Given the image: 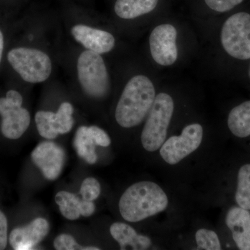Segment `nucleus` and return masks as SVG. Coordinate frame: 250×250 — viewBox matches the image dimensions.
Instances as JSON below:
<instances>
[{"label": "nucleus", "instance_id": "obj_1", "mask_svg": "<svg viewBox=\"0 0 250 250\" xmlns=\"http://www.w3.org/2000/svg\"><path fill=\"white\" fill-rule=\"evenodd\" d=\"M167 206L168 197L160 186L142 181L125 190L120 200L119 210L125 220L137 223L164 211Z\"/></svg>", "mask_w": 250, "mask_h": 250}, {"label": "nucleus", "instance_id": "obj_2", "mask_svg": "<svg viewBox=\"0 0 250 250\" xmlns=\"http://www.w3.org/2000/svg\"><path fill=\"white\" fill-rule=\"evenodd\" d=\"M156 98L154 85L145 75H136L125 85L116 108L118 124L131 128L141 124L147 116Z\"/></svg>", "mask_w": 250, "mask_h": 250}, {"label": "nucleus", "instance_id": "obj_3", "mask_svg": "<svg viewBox=\"0 0 250 250\" xmlns=\"http://www.w3.org/2000/svg\"><path fill=\"white\" fill-rule=\"evenodd\" d=\"M174 108V100L169 94L156 95L141 134V143L147 152L159 150L165 142Z\"/></svg>", "mask_w": 250, "mask_h": 250}, {"label": "nucleus", "instance_id": "obj_4", "mask_svg": "<svg viewBox=\"0 0 250 250\" xmlns=\"http://www.w3.org/2000/svg\"><path fill=\"white\" fill-rule=\"evenodd\" d=\"M77 67L81 87L88 96L100 99L107 95L111 83L101 54L84 51L79 57Z\"/></svg>", "mask_w": 250, "mask_h": 250}, {"label": "nucleus", "instance_id": "obj_5", "mask_svg": "<svg viewBox=\"0 0 250 250\" xmlns=\"http://www.w3.org/2000/svg\"><path fill=\"white\" fill-rule=\"evenodd\" d=\"M7 59L15 71L29 83L45 82L52 72L50 58L39 49L27 47L13 49L8 53Z\"/></svg>", "mask_w": 250, "mask_h": 250}, {"label": "nucleus", "instance_id": "obj_6", "mask_svg": "<svg viewBox=\"0 0 250 250\" xmlns=\"http://www.w3.org/2000/svg\"><path fill=\"white\" fill-rule=\"evenodd\" d=\"M220 40L225 52L239 60L250 59V14L237 13L230 16L222 27Z\"/></svg>", "mask_w": 250, "mask_h": 250}, {"label": "nucleus", "instance_id": "obj_7", "mask_svg": "<svg viewBox=\"0 0 250 250\" xmlns=\"http://www.w3.org/2000/svg\"><path fill=\"white\" fill-rule=\"evenodd\" d=\"M22 95L14 90L8 91L6 98H0V115L2 118L1 131L7 139H19L30 125V114L22 107Z\"/></svg>", "mask_w": 250, "mask_h": 250}, {"label": "nucleus", "instance_id": "obj_8", "mask_svg": "<svg viewBox=\"0 0 250 250\" xmlns=\"http://www.w3.org/2000/svg\"><path fill=\"white\" fill-rule=\"evenodd\" d=\"M203 127L198 123L187 125L179 136L169 138L159 151L161 158L170 165H176L196 151L203 139Z\"/></svg>", "mask_w": 250, "mask_h": 250}, {"label": "nucleus", "instance_id": "obj_9", "mask_svg": "<svg viewBox=\"0 0 250 250\" xmlns=\"http://www.w3.org/2000/svg\"><path fill=\"white\" fill-rule=\"evenodd\" d=\"M177 31L170 24H162L153 29L149 36V48L153 59L163 66H170L178 57Z\"/></svg>", "mask_w": 250, "mask_h": 250}, {"label": "nucleus", "instance_id": "obj_10", "mask_svg": "<svg viewBox=\"0 0 250 250\" xmlns=\"http://www.w3.org/2000/svg\"><path fill=\"white\" fill-rule=\"evenodd\" d=\"M74 108L71 104L63 103L57 113L40 111L36 113L35 121L39 134L46 139L52 140L59 134L71 131L74 125Z\"/></svg>", "mask_w": 250, "mask_h": 250}, {"label": "nucleus", "instance_id": "obj_11", "mask_svg": "<svg viewBox=\"0 0 250 250\" xmlns=\"http://www.w3.org/2000/svg\"><path fill=\"white\" fill-rule=\"evenodd\" d=\"M31 159L48 180H55L65 165V152L62 147L51 141L41 143L31 153Z\"/></svg>", "mask_w": 250, "mask_h": 250}, {"label": "nucleus", "instance_id": "obj_12", "mask_svg": "<svg viewBox=\"0 0 250 250\" xmlns=\"http://www.w3.org/2000/svg\"><path fill=\"white\" fill-rule=\"evenodd\" d=\"M111 141L106 131L97 126H82L77 129L74 139V147L80 157L89 164L98 160L95 146L106 147Z\"/></svg>", "mask_w": 250, "mask_h": 250}, {"label": "nucleus", "instance_id": "obj_13", "mask_svg": "<svg viewBox=\"0 0 250 250\" xmlns=\"http://www.w3.org/2000/svg\"><path fill=\"white\" fill-rule=\"evenodd\" d=\"M74 39L87 50L99 54L111 52L116 44L114 36L106 31L84 25L77 24L71 29Z\"/></svg>", "mask_w": 250, "mask_h": 250}, {"label": "nucleus", "instance_id": "obj_14", "mask_svg": "<svg viewBox=\"0 0 250 250\" xmlns=\"http://www.w3.org/2000/svg\"><path fill=\"white\" fill-rule=\"evenodd\" d=\"M49 231L48 222L44 218H36L27 226L14 229L10 234L9 243L15 250H33Z\"/></svg>", "mask_w": 250, "mask_h": 250}, {"label": "nucleus", "instance_id": "obj_15", "mask_svg": "<svg viewBox=\"0 0 250 250\" xmlns=\"http://www.w3.org/2000/svg\"><path fill=\"white\" fill-rule=\"evenodd\" d=\"M225 222L238 249L250 250V210L233 207L228 210Z\"/></svg>", "mask_w": 250, "mask_h": 250}, {"label": "nucleus", "instance_id": "obj_16", "mask_svg": "<svg viewBox=\"0 0 250 250\" xmlns=\"http://www.w3.org/2000/svg\"><path fill=\"white\" fill-rule=\"evenodd\" d=\"M55 201L59 205L61 213L67 220H77L80 215L90 216L95 210L93 202L83 200L71 192H59L56 195Z\"/></svg>", "mask_w": 250, "mask_h": 250}, {"label": "nucleus", "instance_id": "obj_17", "mask_svg": "<svg viewBox=\"0 0 250 250\" xmlns=\"http://www.w3.org/2000/svg\"><path fill=\"white\" fill-rule=\"evenodd\" d=\"M112 237L121 246V250L130 247L132 250H147L152 246L149 237L138 234L132 227L123 223H115L110 228Z\"/></svg>", "mask_w": 250, "mask_h": 250}, {"label": "nucleus", "instance_id": "obj_18", "mask_svg": "<svg viewBox=\"0 0 250 250\" xmlns=\"http://www.w3.org/2000/svg\"><path fill=\"white\" fill-rule=\"evenodd\" d=\"M159 0H116L115 12L123 19H134L152 12Z\"/></svg>", "mask_w": 250, "mask_h": 250}, {"label": "nucleus", "instance_id": "obj_19", "mask_svg": "<svg viewBox=\"0 0 250 250\" xmlns=\"http://www.w3.org/2000/svg\"><path fill=\"white\" fill-rule=\"evenodd\" d=\"M228 125L231 132L237 137L250 136V101L232 108L229 114Z\"/></svg>", "mask_w": 250, "mask_h": 250}, {"label": "nucleus", "instance_id": "obj_20", "mask_svg": "<svg viewBox=\"0 0 250 250\" xmlns=\"http://www.w3.org/2000/svg\"><path fill=\"white\" fill-rule=\"evenodd\" d=\"M238 207L250 210V164H245L238 171L236 195Z\"/></svg>", "mask_w": 250, "mask_h": 250}, {"label": "nucleus", "instance_id": "obj_21", "mask_svg": "<svg viewBox=\"0 0 250 250\" xmlns=\"http://www.w3.org/2000/svg\"><path fill=\"white\" fill-rule=\"evenodd\" d=\"M197 250H220L221 244L217 233L212 230L200 229L195 233Z\"/></svg>", "mask_w": 250, "mask_h": 250}, {"label": "nucleus", "instance_id": "obj_22", "mask_svg": "<svg viewBox=\"0 0 250 250\" xmlns=\"http://www.w3.org/2000/svg\"><path fill=\"white\" fill-rule=\"evenodd\" d=\"M100 192L101 187L96 179L88 177L82 182L80 193L83 200L93 202L100 196Z\"/></svg>", "mask_w": 250, "mask_h": 250}, {"label": "nucleus", "instance_id": "obj_23", "mask_svg": "<svg viewBox=\"0 0 250 250\" xmlns=\"http://www.w3.org/2000/svg\"><path fill=\"white\" fill-rule=\"evenodd\" d=\"M54 246L57 250H99L96 247L80 246L75 238L68 234H61L55 238Z\"/></svg>", "mask_w": 250, "mask_h": 250}, {"label": "nucleus", "instance_id": "obj_24", "mask_svg": "<svg viewBox=\"0 0 250 250\" xmlns=\"http://www.w3.org/2000/svg\"><path fill=\"white\" fill-rule=\"evenodd\" d=\"M243 0H204L207 7L218 13L228 12L241 4Z\"/></svg>", "mask_w": 250, "mask_h": 250}, {"label": "nucleus", "instance_id": "obj_25", "mask_svg": "<svg viewBox=\"0 0 250 250\" xmlns=\"http://www.w3.org/2000/svg\"><path fill=\"white\" fill-rule=\"evenodd\" d=\"M8 223L7 219L0 210V250H4L7 246Z\"/></svg>", "mask_w": 250, "mask_h": 250}, {"label": "nucleus", "instance_id": "obj_26", "mask_svg": "<svg viewBox=\"0 0 250 250\" xmlns=\"http://www.w3.org/2000/svg\"><path fill=\"white\" fill-rule=\"evenodd\" d=\"M3 49H4V36L2 33L0 31V62L2 57Z\"/></svg>", "mask_w": 250, "mask_h": 250}, {"label": "nucleus", "instance_id": "obj_27", "mask_svg": "<svg viewBox=\"0 0 250 250\" xmlns=\"http://www.w3.org/2000/svg\"><path fill=\"white\" fill-rule=\"evenodd\" d=\"M249 77L250 78V69H249Z\"/></svg>", "mask_w": 250, "mask_h": 250}]
</instances>
